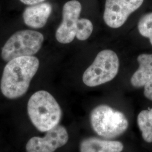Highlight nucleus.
Listing matches in <instances>:
<instances>
[{"label": "nucleus", "mask_w": 152, "mask_h": 152, "mask_svg": "<svg viewBox=\"0 0 152 152\" xmlns=\"http://www.w3.org/2000/svg\"><path fill=\"white\" fill-rule=\"evenodd\" d=\"M39 65L38 58L33 56L19 57L8 61L4 69L0 83L3 95L9 99L23 96L27 92Z\"/></svg>", "instance_id": "f257e3e1"}, {"label": "nucleus", "mask_w": 152, "mask_h": 152, "mask_svg": "<svg viewBox=\"0 0 152 152\" xmlns=\"http://www.w3.org/2000/svg\"><path fill=\"white\" fill-rule=\"evenodd\" d=\"M28 116L34 126L41 132H47L59 124L62 111L59 104L49 92L34 93L27 104Z\"/></svg>", "instance_id": "f03ea898"}, {"label": "nucleus", "mask_w": 152, "mask_h": 152, "mask_svg": "<svg viewBox=\"0 0 152 152\" xmlns=\"http://www.w3.org/2000/svg\"><path fill=\"white\" fill-rule=\"evenodd\" d=\"M90 122L97 134L108 139L121 135L129 126L128 120L124 114L107 105H99L92 110Z\"/></svg>", "instance_id": "7ed1b4c3"}, {"label": "nucleus", "mask_w": 152, "mask_h": 152, "mask_svg": "<svg viewBox=\"0 0 152 152\" xmlns=\"http://www.w3.org/2000/svg\"><path fill=\"white\" fill-rule=\"evenodd\" d=\"M120 61L116 53L110 50L99 52L92 64L85 71L82 81L89 87H95L112 81L117 76Z\"/></svg>", "instance_id": "20e7f679"}, {"label": "nucleus", "mask_w": 152, "mask_h": 152, "mask_svg": "<svg viewBox=\"0 0 152 152\" xmlns=\"http://www.w3.org/2000/svg\"><path fill=\"white\" fill-rule=\"evenodd\" d=\"M44 41L41 33L22 30L14 33L3 46L1 57L5 61L16 58L32 56L41 49Z\"/></svg>", "instance_id": "39448f33"}, {"label": "nucleus", "mask_w": 152, "mask_h": 152, "mask_svg": "<svg viewBox=\"0 0 152 152\" xmlns=\"http://www.w3.org/2000/svg\"><path fill=\"white\" fill-rule=\"evenodd\" d=\"M143 2L144 0H106L104 20L109 27H121Z\"/></svg>", "instance_id": "423d86ee"}, {"label": "nucleus", "mask_w": 152, "mask_h": 152, "mask_svg": "<svg viewBox=\"0 0 152 152\" xmlns=\"http://www.w3.org/2000/svg\"><path fill=\"white\" fill-rule=\"evenodd\" d=\"M81 10V5L78 1L72 0L64 4L62 22L55 33V37L59 42L69 44L74 40Z\"/></svg>", "instance_id": "0eeeda50"}, {"label": "nucleus", "mask_w": 152, "mask_h": 152, "mask_svg": "<svg viewBox=\"0 0 152 152\" xmlns=\"http://www.w3.org/2000/svg\"><path fill=\"white\" fill-rule=\"evenodd\" d=\"M69 139L65 127L57 125L47 131L44 137L34 136L26 144V152H54L57 149L65 145Z\"/></svg>", "instance_id": "6e6552de"}, {"label": "nucleus", "mask_w": 152, "mask_h": 152, "mask_svg": "<svg viewBox=\"0 0 152 152\" xmlns=\"http://www.w3.org/2000/svg\"><path fill=\"white\" fill-rule=\"evenodd\" d=\"M52 6L48 2L30 5L23 12V18L26 26L38 29L46 25L52 12Z\"/></svg>", "instance_id": "1a4fd4ad"}, {"label": "nucleus", "mask_w": 152, "mask_h": 152, "mask_svg": "<svg viewBox=\"0 0 152 152\" xmlns=\"http://www.w3.org/2000/svg\"><path fill=\"white\" fill-rule=\"evenodd\" d=\"M124 149L122 142L90 137L81 141L80 152H121Z\"/></svg>", "instance_id": "9d476101"}, {"label": "nucleus", "mask_w": 152, "mask_h": 152, "mask_svg": "<svg viewBox=\"0 0 152 152\" xmlns=\"http://www.w3.org/2000/svg\"><path fill=\"white\" fill-rule=\"evenodd\" d=\"M139 68L131 78V83L134 87L144 86L152 80V54H142L137 58Z\"/></svg>", "instance_id": "9b49d317"}, {"label": "nucleus", "mask_w": 152, "mask_h": 152, "mask_svg": "<svg viewBox=\"0 0 152 152\" xmlns=\"http://www.w3.org/2000/svg\"><path fill=\"white\" fill-rule=\"evenodd\" d=\"M137 122L143 139L148 142H152V108L140 112L137 116Z\"/></svg>", "instance_id": "f8f14e48"}, {"label": "nucleus", "mask_w": 152, "mask_h": 152, "mask_svg": "<svg viewBox=\"0 0 152 152\" xmlns=\"http://www.w3.org/2000/svg\"><path fill=\"white\" fill-rule=\"evenodd\" d=\"M138 30L142 36L149 38L152 45V12L145 14L138 23Z\"/></svg>", "instance_id": "ddd939ff"}, {"label": "nucleus", "mask_w": 152, "mask_h": 152, "mask_svg": "<svg viewBox=\"0 0 152 152\" xmlns=\"http://www.w3.org/2000/svg\"><path fill=\"white\" fill-rule=\"evenodd\" d=\"M93 31L92 22L90 20L79 19L76 31V37L80 41H85L89 38Z\"/></svg>", "instance_id": "4468645a"}, {"label": "nucleus", "mask_w": 152, "mask_h": 152, "mask_svg": "<svg viewBox=\"0 0 152 152\" xmlns=\"http://www.w3.org/2000/svg\"><path fill=\"white\" fill-rule=\"evenodd\" d=\"M144 94L147 99L152 101V80L144 86Z\"/></svg>", "instance_id": "2eb2a0df"}, {"label": "nucleus", "mask_w": 152, "mask_h": 152, "mask_svg": "<svg viewBox=\"0 0 152 152\" xmlns=\"http://www.w3.org/2000/svg\"><path fill=\"white\" fill-rule=\"evenodd\" d=\"M23 4L27 5H33L42 3L45 0H20Z\"/></svg>", "instance_id": "dca6fc26"}]
</instances>
